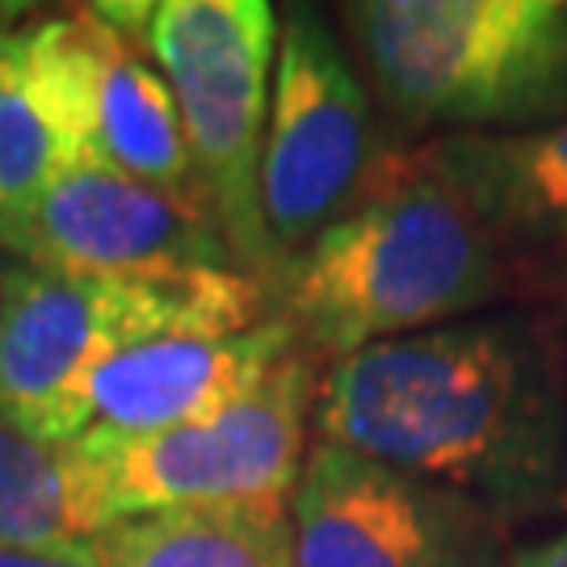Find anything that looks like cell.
<instances>
[{"label":"cell","instance_id":"cell-15","mask_svg":"<svg viewBox=\"0 0 567 567\" xmlns=\"http://www.w3.org/2000/svg\"><path fill=\"white\" fill-rule=\"evenodd\" d=\"M102 534L76 442H39L0 416V550L68 547Z\"/></svg>","mask_w":567,"mask_h":567},{"label":"cell","instance_id":"cell-13","mask_svg":"<svg viewBox=\"0 0 567 567\" xmlns=\"http://www.w3.org/2000/svg\"><path fill=\"white\" fill-rule=\"evenodd\" d=\"M412 152L505 252H567V118L526 135H446Z\"/></svg>","mask_w":567,"mask_h":567},{"label":"cell","instance_id":"cell-12","mask_svg":"<svg viewBox=\"0 0 567 567\" xmlns=\"http://www.w3.org/2000/svg\"><path fill=\"white\" fill-rule=\"evenodd\" d=\"M147 13L152 4H84L76 18L93 55V105H97V161L135 182H147L203 203V185L189 161V143L173 89L147 55ZM210 210V206H206Z\"/></svg>","mask_w":567,"mask_h":567},{"label":"cell","instance_id":"cell-11","mask_svg":"<svg viewBox=\"0 0 567 567\" xmlns=\"http://www.w3.org/2000/svg\"><path fill=\"white\" fill-rule=\"evenodd\" d=\"M295 349H303L295 328L274 316L240 332L147 341L89 379L81 437H147L194 425L244 400Z\"/></svg>","mask_w":567,"mask_h":567},{"label":"cell","instance_id":"cell-19","mask_svg":"<svg viewBox=\"0 0 567 567\" xmlns=\"http://www.w3.org/2000/svg\"><path fill=\"white\" fill-rule=\"evenodd\" d=\"M564 286H567V265H564Z\"/></svg>","mask_w":567,"mask_h":567},{"label":"cell","instance_id":"cell-7","mask_svg":"<svg viewBox=\"0 0 567 567\" xmlns=\"http://www.w3.org/2000/svg\"><path fill=\"white\" fill-rule=\"evenodd\" d=\"M391 156L353 51L316 9H290L261 152V215L278 261L341 224L383 182Z\"/></svg>","mask_w":567,"mask_h":567},{"label":"cell","instance_id":"cell-2","mask_svg":"<svg viewBox=\"0 0 567 567\" xmlns=\"http://www.w3.org/2000/svg\"><path fill=\"white\" fill-rule=\"evenodd\" d=\"M505 248L416 152L265 278V307L316 362L480 316L505 290Z\"/></svg>","mask_w":567,"mask_h":567},{"label":"cell","instance_id":"cell-4","mask_svg":"<svg viewBox=\"0 0 567 567\" xmlns=\"http://www.w3.org/2000/svg\"><path fill=\"white\" fill-rule=\"evenodd\" d=\"M269 316L252 274L114 278L0 261V416L68 446L84 433V386L122 353L164 337L240 332Z\"/></svg>","mask_w":567,"mask_h":567},{"label":"cell","instance_id":"cell-5","mask_svg":"<svg viewBox=\"0 0 567 567\" xmlns=\"http://www.w3.org/2000/svg\"><path fill=\"white\" fill-rule=\"evenodd\" d=\"M282 18L269 0H161L147 13V55L182 114L189 161L215 224L252 278L278 252L261 215V152Z\"/></svg>","mask_w":567,"mask_h":567},{"label":"cell","instance_id":"cell-3","mask_svg":"<svg viewBox=\"0 0 567 567\" xmlns=\"http://www.w3.org/2000/svg\"><path fill=\"white\" fill-rule=\"evenodd\" d=\"M341 25L404 131L526 135L567 118V0H358Z\"/></svg>","mask_w":567,"mask_h":567},{"label":"cell","instance_id":"cell-10","mask_svg":"<svg viewBox=\"0 0 567 567\" xmlns=\"http://www.w3.org/2000/svg\"><path fill=\"white\" fill-rule=\"evenodd\" d=\"M97 161L93 55L76 13L34 18L0 51V257L72 168Z\"/></svg>","mask_w":567,"mask_h":567},{"label":"cell","instance_id":"cell-6","mask_svg":"<svg viewBox=\"0 0 567 567\" xmlns=\"http://www.w3.org/2000/svg\"><path fill=\"white\" fill-rule=\"evenodd\" d=\"M324 362L295 349L244 400L147 437H76L102 526L203 505L290 501L316 442Z\"/></svg>","mask_w":567,"mask_h":567},{"label":"cell","instance_id":"cell-1","mask_svg":"<svg viewBox=\"0 0 567 567\" xmlns=\"http://www.w3.org/2000/svg\"><path fill=\"white\" fill-rule=\"evenodd\" d=\"M316 437L517 526L567 496V358L522 311H480L324 365Z\"/></svg>","mask_w":567,"mask_h":567},{"label":"cell","instance_id":"cell-16","mask_svg":"<svg viewBox=\"0 0 567 567\" xmlns=\"http://www.w3.org/2000/svg\"><path fill=\"white\" fill-rule=\"evenodd\" d=\"M0 567H105L102 543H68V547L0 550Z\"/></svg>","mask_w":567,"mask_h":567},{"label":"cell","instance_id":"cell-8","mask_svg":"<svg viewBox=\"0 0 567 567\" xmlns=\"http://www.w3.org/2000/svg\"><path fill=\"white\" fill-rule=\"evenodd\" d=\"M299 567H508L484 508L332 442H311L290 492Z\"/></svg>","mask_w":567,"mask_h":567},{"label":"cell","instance_id":"cell-14","mask_svg":"<svg viewBox=\"0 0 567 567\" xmlns=\"http://www.w3.org/2000/svg\"><path fill=\"white\" fill-rule=\"evenodd\" d=\"M97 543L105 567H299L290 501L143 513Z\"/></svg>","mask_w":567,"mask_h":567},{"label":"cell","instance_id":"cell-9","mask_svg":"<svg viewBox=\"0 0 567 567\" xmlns=\"http://www.w3.org/2000/svg\"><path fill=\"white\" fill-rule=\"evenodd\" d=\"M4 261L114 278L244 274L203 203L135 182L105 161L81 164L51 185Z\"/></svg>","mask_w":567,"mask_h":567},{"label":"cell","instance_id":"cell-17","mask_svg":"<svg viewBox=\"0 0 567 567\" xmlns=\"http://www.w3.org/2000/svg\"><path fill=\"white\" fill-rule=\"evenodd\" d=\"M508 567H567V526L508 550Z\"/></svg>","mask_w":567,"mask_h":567},{"label":"cell","instance_id":"cell-18","mask_svg":"<svg viewBox=\"0 0 567 567\" xmlns=\"http://www.w3.org/2000/svg\"><path fill=\"white\" fill-rule=\"evenodd\" d=\"M30 18H34L30 4H9V0H0V51L9 47V39H13Z\"/></svg>","mask_w":567,"mask_h":567}]
</instances>
